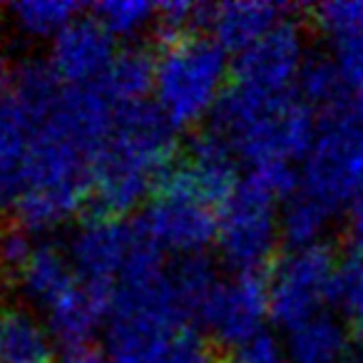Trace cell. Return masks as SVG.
Returning <instances> with one entry per match:
<instances>
[{
    "mask_svg": "<svg viewBox=\"0 0 363 363\" xmlns=\"http://www.w3.org/2000/svg\"><path fill=\"white\" fill-rule=\"evenodd\" d=\"M16 95L30 132L26 179L16 202L30 234L70 222L92 192V164L115 120L117 105L100 85L67 87L50 62L16 70Z\"/></svg>",
    "mask_w": 363,
    "mask_h": 363,
    "instance_id": "1",
    "label": "cell"
},
{
    "mask_svg": "<svg viewBox=\"0 0 363 363\" xmlns=\"http://www.w3.org/2000/svg\"><path fill=\"white\" fill-rule=\"evenodd\" d=\"M105 323L112 363H214L162 257L117 286Z\"/></svg>",
    "mask_w": 363,
    "mask_h": 363,
    "instance_id": "2",
    "label": "cell"
},
{
    "mask_svg": "<svg viewBox=\"0 0 363 363\" xmlns=\"http://www.w3.org/2000/svg\"><path fill=\"white\" fill-rule=\"evenodd\" d=\"M157 105L117 107L92 164V202L97 214L122 217L140 207L174 167L177 135Z\"/></svg>",
    "mask_w": 363,
    "mask_h": 363,
    "instance_id": "3",
    "label": "cell"
},
{
    "mask_svg": "<svg viewBox=\"0 0 363 363\" xmlns=\"http://www.w3.org/2000/svg\"><path fill=\"white\" fill-rule=\"evenodd\" d=\"M214 130L254 169L294 167L311 147L316 120L298 97H264L232 85L214 110Z\"/></svg>",
    "mask_w": 363,
    "mask_h": 363,
    "instance_id": "4",
    "label": "cell"
},
{
    "mask_svg": "<svg viewBox=\"0 0 363 363\" xmlns=\"http://www.w3.org/2000/svg\"><path fill=\"white\" fill-rule=\"evenodd\" d=\"M227 50L212 38L182 35L164 40L155 57V105L174 130L214 115L227 95Z\"/></svg>",
    "mask_w": 363,
    "mask_h": 363,
    "instance_id": "5",
    "label": "cell"
},
{
    "mask_svg": "<svg viewBox=\"0 0 363 363\" xmlns=\"http://www.w3.org/2000/svg\"><path fill=\"white\" fill-rule=\"evenodd\" d=\"M301 192L333 214L363 194V95L348 92L318 112L301 167Z\"/></svg>",
    "mask_w": 363,
    "mask_h": 363,
    "instance_id": "6",
    "label": "cell"
},
{
    "mask_svg": "<svg viewBox=\"0 0 363 363\" xmlns=\"http://www.w3.org/2000/svg\"><path fill=\"white\" fill-rule=\"evenodd\" d=\"M67 257L82 281L110 303L117 286L132 272L162 257V252L147 239L140 224H130L122 217L92 214L75 229Z\"/></svg>",
    "mask_w": 363,
    "mask_h": 363,
    "instance_id": "7",
    "label": "cell"
},
{
    "mask_svg": "<svg viewBox=\"0 0 363 363\" xmlns=\"http://www.w3.org/2000/svg\"><path fill=\"white\" fill-rule=\"evenodd\" d=\"M219 207H214L192 182L174 164L155 187L142 214V232L162 254L174 257H202L217 242Z\"/></svg>",
    "mask_w": 363,
    "mask_h": 363,
    "instance_id": "8",
    "label": "cell"
},
{
    "mask_svg": "<svg viewBox=\"0 0 363 363\" xmlns=\"http://www.w3.org/2000/svg\"><path fill=\"white\" fill-rule=\"evenodd\" d=\"M279 199L254 177L242 179L219 209L217 249L237 274H259L281 239Z\"/></svg>",
    "mask_w": 363,
    "mask_h": 363,
    "instance_id": "9",
    "label": "cell"
},
{
    "mask_svg": "<svg viewBox=\"0 0 363 363\" xmlns=\"http://www.w3.org/2000/svg\"><path fill=\"white\" fill-rule=\"evenodd\" d=\"M341 264L326 244L306 249H289L267 279L269 313L286 331L303 321L326 313V306L336 301Z\"/></svg>",
    "mask_w": 363,
    "mask_h": 363,
    "instance_id": "10",
    "label": "cell"
},
{
    "mask_svg": "<svg viewBox=\"0 0 363 363\" xmlns=\"http://www.w3.org/2000/svg\"><path fill=\"white\" fill-rule=\"evenodd\" d=\"M269 313V289L259 274H234L219 279L199 306L197 318L222 346L242 348L264 333Z\"/></svg>",
    "mask_w": 363,
    "mask_h": 363,
    "instance_id": "11",
    "label": "cell"
},
{
    "mask_svg": "<svg viewBox=\"0 0 363 363\" xmlns=\"http://www.w3.org/2000/svg\"><path fill=\"white\" fill-rule=\"evenodd\" d=\"M306 60L301 33L286 21L237 57L234 85L254 95L289 97L298 85Z\"/></svg>",
    "mask_w": 363,
    "mask_h": 363,
    "instance_id": "12",
    "label": "cell"
},
{
    "mask_svg": "<svg viewBox=\"0 0 363 363\" xmlns=\"http://www.w3.org/2000/svg\"><path fill=\"white\" fill-rule=\"evenodd\" d=\"M115 57V38L95 18L75 21L50 48V67L67 87L100 85Z\"/></svg>",
    "mask_w": 363,
    "mask_h": 363,
    "instance_id": "13",
    "label": "cell"
},
{
    "mask_svg": "<svg viewBox=\"0 0 363 363\" xmlns=\"http://www.w3.org/2000/svg\"><path fill=\"white\" fill-rule=\"evenodd\" d=\"M30 132L18 105L16 70L0 60V209L16 207L26 179Z\"/></svg>",
    "mask_w": 363,
    "mask_h": 363,
    "instance_id": "14",
    "label": "cell"
},
{
    "mask_svg": "<svg viewBox=\"0 0 363 363\" xmlns=\"http://www.w3.org/2000/svg\"><path fill=\"white\" fill-rule=\"evenodd\" d=\"M291 11L281 3L267 0H232L222 6L209 8L207 26L212 28V40L227 52L242 55L262 38L286 23V13Z\"/></svg>",
    "mask_w": 363,
    "mask_h": 363,
    "instance_id": "15",
    "label": "cell"
},
{
    "mask_svg": "<svg viewBox=\"0 0 363 363\" xmlns=\"http://www.w3.org/2000/svg\"><path fill=\"white\" fill-rule=\"evenodd\" d=\"M16 281L43 316H50L85 289V281L75 272L67 252L55 244H38Z\"/></svg>",
    "mask_w": 363,
    "mask_h": 363,
    "instance_id": "16",
    "label": "cell"
},
{
    "mask_svg": "<svg viewBox=\"0 0 363 363\" xmlns=\"http://www.w3.org/2000/svg\"><path fill=\"white\" fill-rule=\"evenodd\" d=\"M179 167L194 187L219 209L242 184L237 152L217 130L197 135V140L189 145L187 160Z\"/></svg>",
    "mask_w": 363,
    "mask_h": 363,
    "instance_id": "17",
    "label": "cell"
},
{
    "mask_svg": "<svg viewBox=\"0 0 363 363\" xmlns=\"http://www.w3.org/2000/svg\"><path fill=\"white\" fill-rule=\"evenodd\" d=\"M57 341L45 318L23 306L0 308V363H57Z\"/></svg>",
    "mask_w": 363,
    "mask_h": 363,
    "instance_id": "18",
    "label": "cell"
},
{
    "mask_svg": "<svg viewBox=\"0 0 363 363\" xmlns=\"http://www.w3.org/2000/svg\"><path fill=\"white\" fill-rule=\"evenodd\" d=\"M284 351L289 363H343L348 358V328L326 311L291 328Z\"/></svg>",
    "mask_w": 363,
    "mask_h": 363,
    "instance_id": "19",
    "label": "cell"
},
{
    "mask_svg": "<svg viewBox=\"0 0 363 363\" xmlns=\"http://www.w3.org/2000/svg\"><path fill=\"white\" fill-rule=\"evenodd\" d=\"M100 87L117 107L145 102L155 87V57L142 48H127L117 52Z\"/></svg>",
    "mask_w": 363,
    "mask_h": 363,
    "instance_id": "20",
    "label": "cell"
},
{
    "mask_svg": "<svg viewBox=\"0 0 363 363\" xmlns=\"http://www.w3.org/2000/svg\"><path fill=\"white\" fill-rule=\"evenodd\" d=\"M82 6L72 0H23L11 6V21L23 35L55 40L62 30L80 21Z\"/></svg>",
    "mask_w": 363,
    "mask_h": 363,
    "instance_id": "21",
    "label": "cell"
},
{
    "mask_svg": "<svg viewBox=\"0 0 363 363\" xmlns=\"http://www.w3.org/2000/svg\"><path fill=\"white\" fill-rule=\"evenodd\" d=\"M279 219H281V237L289 242V247L306 249L321 244L323 234L333 222V212L298 189L286 199Z\"/></svg>",
    "mask_w": 363,
    "mask_h": 363,
    "instance_id": "22",
    "label": "cell"
},
{
    "mask_svg": "<svg viewBox=\"0 0 363 363\" xmlns=\"http://www.w3.org/2000/svg\"><path fill=\"white\" fill-rule=\"evenodd\" d=\"M296 92L303 105H308L311 110H318V112L336 105L341 97L348 95L346 85H343L333 60L323 55H313L306 60V65H303V70H301V77H298Z\"/></svg>",
    "mask_w": 363,
    "mask_h": 363,
    "instance_id": "23",
    "label": "cell"
},
{
    "mask_svg": "<svg viewBox=\"0 0 363 363\" xmlns=\"http://www.w3.org/2000/svg\"><path fill=\"white\" fill-rule=\"evenodd\" d=\"M92 18L112 38H135L157 23V6L145 0H105L95 6Z\"/></svg>",
    "mask_w": 363,
    "mask_h": 363,
    "instance_id": "24",
    "label": "cell"
},
{
    "mask_svg": "<svg viewBox=\"0 0 363 363\" xmlns=\"http://www.w3.org/2000/svg\"><path fill=\"white\" fill-rule=\"evenodd\" d=\"M318 33L333 45L363 38V0H331L313 8Z\"/></svg>",
    "mask_w": 363,
    "mask_h": 363,
    "instance_id": "25",
    "label": "cell"
},
{
    "mask_svg": "<svg viewBox=\"0 0 363 363\" xmlns=\"http://www.w3.org/2000/svg\"><path fill=\"white\" fill-rule=\"evenodd\" d=\"M169 272L182 303L187 306V311L192 316H197L199 306H202L204 298L209 296V291L219 281L212 264L204 257H184V259H177V264H172Z\"/></svg>",
    "mask_w": 363,
    "mask_h": 363,
    "instance_id": "26",
    "label": "cell"
},
{
    "mask_svg": "<svg viewBox=\"0 0 363 363\" xmlns=\"http://www.w3.org/2000/svg\"><path fill=\"white\" fill-rule=\"evenodd\" d=\"M35 247L38 244L33 242V234L23 227L0 232V269L18 279L26 264L30 262Z\"/></svg>",
    "mask_w": 363,
    "mask_h": 363,
    "instance_id": "27",
    "label": "cell"
},
{
    "mask_svg": "<svg viewBox=\"0 0 363 363\" xmlns=\"http://www.w3.org/2000/svg\"><path fill=\"white\" fill-rule=\"evenodd\" d=\"M333 65L341 75L343 85L353 95H363V38L331 48Z\"/></svg>",
    "mask_w": 363,
    "mask_h": 363,
    "instance_id": "28",
    "label": "cell"
},
{
    "mask_svg": "<svg viewBox=\"0 0 363 363\" xmlns=\"http://www.w3.org/2000/svg\"><path fill=\"white\" fill-rule=\"evenodd\" d=\"M227 363H289V361L281 343L269 336V333H262L254 341H249L247 346L234 348L232 356L227 358Z\"/></svg>",
    "mask_w": 363,
    "mask_h": 363,
    "instance_id": "29",
    "label": "cell"
},
{
    "mask_svg": "<svg viewBox=\"0 0 363 363\" xmlns=\"http://www.w3.org/2000/svg\"><path fill=\"white\" fill-rule=\"evenodd\" d=\"M57 363H112V361L105 348L87 341V343H75V346H65L60 351Z\"/></svg>",
    "mask_w": 363,
    "mask_h": 363,
    "instance_id": "30",
    "label": "cell"
},
{
    "mask_svg": "<svg viewBox=\"0 0 363 363\" xmlns=\"http://www.w3.org/2000/svg\"><path fill=\"white\" fill-rule=\"evenodd\" d=\"M348 244L351 254L363 257V194L348 207Z\"/></svg>",
    "mask_w": 363,
    "mask_h": 363,
    "instance_id": "31",
    "label": "cell"
},
{
    "mask_svg": "<svg viewBox=\"0 0 363 363\" xmlns=\"http://www.w3.org/2000/svg\"><path fill=\"white\" fill-rule=\"evenodd\" d=\"M343 363H363V356H348Z\"/></svg>",
    "mask_w": 363,
    "mask_h": 363,
    "instance_id": "32",
    "label": "cell"
},
{
    "mask_svg": "<svg viewBox=\"0 0 363 363\" xmlns=\"http://www.w3.org/2000/svg\"><path fill=\"white\" fill-rule=\"evenodd\" d=\"M3 28H6V21H3V13H0V38H3Z\"/></svg>",
    "mask_w": 363,
    "mask_h": 363,
    "instance_id": "33",
    "label": "cell"
}]
</instances>
